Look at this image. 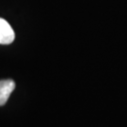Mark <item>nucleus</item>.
Here are the masks:
<instances>
[{
	"mask_svg": "<svg viewBox=\"0 0 127 127\" xmlns=\"http://www.w3.org/2000/svg\"><path fill=\"white\" fill-rule=\"evenodd\" d=\"M15 34L9 24L0 18V44H9L14 41Z\"/></svg>",
	"mask_w": 127,
	"mask_h": 127,
	"instance_id": "nucleus-1",
	"label": "nucleus"
},
{
	"mask_svg": "<svg viewBox=\"0 0 127 127\" xmlns=\"http://www.w3.org/2000/svg\"><path fill=\"white\" fill-rule=\"evenodd\" d=\"M14 89H15V83L13 80L6 79L0 81V106L4 105L7 103Z\"/></svg>",
	"mask_w": 127,
	"mask_h": 127,
	"instance_id": "nucleus-2",
	"label": "nucleus"
}]
</instances>
